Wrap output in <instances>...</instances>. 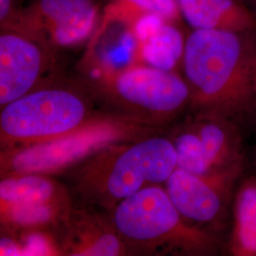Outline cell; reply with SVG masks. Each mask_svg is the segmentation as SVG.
<instances>
[{"mask_svg":"<svg viewBox=\"0 0 256 256\" xmlns=\"http://www.w3.org/2000/svg\"><path fill=\"white\" fill-rule=\"evenodd\" d=\"M183 74L194 112L236 120L256 115V34L192 30L186 38Z\"/></svg>","mask_w":256,"mask_h":256,"instance_id":"obj_1","label":"cell"},{"mask_svg":"<svg viewBox=\"0 0 256 256\" xmlns=\"http://www.w3.org/2000/svg\"><path fill=\"white\" fill-rule=\"evenodd\" d=\"M80 81L104 111L166 130L191 108V90L176 72L133 62L117 66L88 48Z\"/></svg>","mask_w":256,"mask_h":256,"instance_id":"obj_2","label":"cell"},{"mask_svg":"<svg viewBox=\"0 0 256 256\" xmlns=\"http://www.w3.org/2000/svg\"><path fill=\"white\" fill-rule=\"evenodd\" d=\"M172 138L156 134L102 150L68 172L75 204L108 214L120 202L154 185L178 169Z\"/></svg>","mask_w":256,"mask_h":256,"instance_id":"obj_3","label":"cell"},{"mask_svg":"<svg viewBox=\"0 0 256 256\" xmlns=\"http://www.w3.org/2000/svg\"><path fill=\"white\" fill-rule=\"evenodd\" d=\"M106 214L128 256H212L223 247L220 234L183 218L162 185L147 187Z\"/></svg>","mask_w":256,"mask_h":256,"instance_id":"obj_4","label":"cell"},{"mask_svg":"<svg viewBox=\"0 0 256 256\" xmlns=\"http://www.w3.org/2000/svg\"><path fill=\"white\" fill-rule=\"evenodd\" d=\"M96 102L80 80L55 74L26 95L1 108V151L64 136L95 117Z\"/></svg>","mask_w":256,"mask_h":256,"instance_id":"obj_5","label":"cell"},{"mask_svg":"<svg viewBox=\"0 0 256 256\" xmlns=\"http://www.w3.org/2000/svg\"><path fill=\"white\" fill-rule=\"evenodd\" d=\"M164 130L102 110L72 132L43 144L1 151V178L12 174L57 176L110 146L134 142Z\"/></svg>","mask_w":256,"mask_h":256,"instance_id":"obj_6","label":"cell"},{"mask_svg":"<svg viewBox=\"0 0 256 256\" xmlns=\"http://www.w3.org/2000/svg\"><path fill=\"white\" fill-rule=\"evenodd\" d=\"M244 169L245 162L205 174L178 168L165 183V190L189 223L220 236L230 224L232 202Z\"/></svg>","mask_w":256,"mask_h":256,"instance_id":"obj_7","label":"cell"},{"mask_svg":"<svg viewBox=\"0 0 256 256\" xmlns=\"http://www.w3.org/2000/svg\"><path fill=\"white\" fill-rule=\"evenodd\" d=\"M102 14L97 0H32L6 30L24 34L58 52L92 40Z\"/></svg>","mask_w":256,"mask_h":256,"instance_id":"obj_8","label":"cell"},{"mask_svg":"<svg viewBox=\"0 0 256 256\" xmlns=\"http://www.w3.org/2000/svg\"><path fill=\"white\" fill-rule=\"evenodd\" d=\"M57 54L24 34L0 28V106L18 100L57 74Z\"/></svg>","mask_w":256,"mask_h":256,"instance_id":"obj_9","label":"cell"},{"mask_svg":"<svg viewBox=\"0 0 256 256\" xmlns=\"http://www.w3.org/2000/svg\"><path fill=\"white\" fill-rule=\"evenodd\" d=\"M56 236L63 256H128L106 214L75 203Z\"/></svg>","mask_w":256,"mask_h":256,"instance_id":"obj_10","label":"cell"},{"mask_svg":"<svg viewBox=\"0 0 256 256\" xmlns=\"http://www.w3.org/2000/svg\"><path fill=\"white\" fill-rule=\"evenodd\" d=\"M134 40L135 62L166 72L182 66L186 38L176 23L158 16H146L129 28Z\"/></svg>","mask_w":256,"mask_h":256,"instance_id":"obj_11","label":"cell"},{"mask_svg":"<svg viewBox=\"0 0 256 256\" xmlns=\"http://www.w3.org/2000/svg\"><path fill=\"white\" fill-rule=\"evenodd\" d=\"M187 124L192 128L210 172L245 162L238 122L220 113L194 112Z\"/></svg>","mask_w":256,"mask_h":256,"instance_id":"obj_12","label":"cell"},{"mask_svg":"<svg viewBox=\"0 0 256 256\" xmlns=\"http://www.w3.org/2000/svg\"><path fill=\"white\" fill-rule=\"evenodd\" d=\"M74 206L72 194L54 200L0 203L2 236L19 238L34 232H57Z\"/></svg>","mask_w":256,"mask_h":256,"instance_id":"obj_13","label":"cell"},{"mask_svg":"<svg viewBox=\"0 0 256 256\" xmlns=\"http://www.w3.org/2000/svg\"><path fill=\"white\" fill-rule=\"evenodd\" d=\"M182 18L192 30L256 34V10L243 0H178Z\"/></svg>","mask_w":256,"mask_h":256,"instance_id":"obj_14","label":"cell"},{"mask_svg":"<svg viewBox=\"0 0 256 256\" xmlns=\"http://www.w3.org/2000/svg\"><path fill=\"white\" fill-rule=\"evenodd\" d=\"M227 252L232 256H256V176L238 184Z\"/></svg>","mask_w":256,"mask_h":256,"instance_id":"obj_15","label":"cell"},{"mask_svg":"<svg viewBox=\"0 0 256 256\" xmlns=\"http://www.w3.org/2000/svg\"><path fill=\"white\" fill-rule=\"evenodd\" d=\"M146 16H158L174 23L182 18L178 0H111L102 10L95 34H102L114 25L128 30Z\"/></svg>","mask_w":256,"mask_h":256,"instance_id":"obj_16","label":"cell"},{"mask_svg":"<svg viewBox=\"0 0 256 256\" xmlns=\"http://www.w3.org/2000/svg\"><path fill=\"white\" fill-rule=\"evenodd\" d=\"M68 194H70L68 186L52 176L19 174L1 178L0 203L54 200Z\"/></svg>","mask_w":256,"mask_h":256,"instance_id":"obj_17","label":"cell"},{"mask_svg":"<svg viewBox=\"0 0 256 256\" xmlns=\"http://www.w3.org/2000/svg\"><path fill=\"white\" fill-rule=\"evenodd\" d=\"M24 9L22 0H0V28H7Z\"/></svg>","mask_w":256,"mask_h":256,"instance_id":"obj_18","label":"cell"},{"mask_svg":"<svg viewBox=\"0 0 256 256\" xmlns=\"http://www.w3.org/2000/svg\"><path fill=\"white\" fill-rule=\"evenodd\" d=\"M252 8L256 10V0H244Z\"/></svg>","mask_w":256,"mask_h":256,"instance_id":"obj_19","label":"cell"},{"mask_svg":"<svg viewBox=\"0 0 256 256\" xmlns=\"http://www.w3.org/2000/svg\"></svg>","mask_w":256,"mask_h":256,"instance_id":"obj_20","label":"cell"}]
</instances>
